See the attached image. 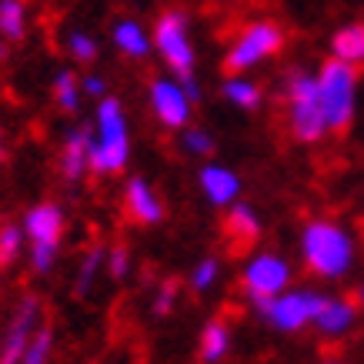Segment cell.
<instances>
[{
    "mask_svg": "<svg viewBox=\"0 0 364 364\" xmlns=\"http://www.w3.org/2000/svg\"><path fill=\"white\" fill-rule=\"evenodd\" d=\"M324 364H341V361H324Z\"/></svg>",
    "mask_w": 364,
    "mask_h": 364,
    "instance_id": "e575fe53",
    "label": "cell"
},
{
    "mask_svg": "<svg viewBox=\"0 0 364 364\" xmlns=\"http://www.w3.org/2000/svg\"><path fill=\"white\" fill-rule=\"evenodd\" d=\"M284 94H287V127L298 144H318L324 141L328 121L321 107L318 94V74H311L308 67H291L284 74Z\"/></svg>",
    "mask_w": 364,
    "mask_h": 364,
    "instance_id": "3957f363",
    "label": "cell"
},
{
    "mask_svg": "<svg viewBox=\"0 0 364 364\" xmlns=\"http://www.w3.org/2000/svg\"><path fill=\"white\" fill-rule=\"evenodd\" d=\"M0 33L11 44H21L27 37V4L23 0H0Z\"/></svg>",
    "mask_w": 364,
    "mask_h": 364,
    "instance_id": "603a6c76",
    "label": "cell"
},
{
    "mask_svg": "<svg viewBox=\"0 0 364 364\" xmlns=\"http://www.w3.org/2000/svg\"><path fill=\"white\" fill-rule=\"evenodd\" d=\"M324 298L328 294H321L314 287H287L274 298L257 301L254 308L264 318L267 328H274L281 334H298L304 328H314V318H318Z\"/></svg>",
    "mask_w": 364,
    "mask_h": 364,
    "instance_id": "ba28073f",
    "label": "cell"
},
{
    "mask_svg": "<svg viewBox=\"0 0 364 364\" xmlns=\"http://www.w3.org/2000/svg\"><path fill=\"white\" fill-rule=\"evenodd\" d=\"M80 90H84V97L100 100V97H107V80L100 77V74H84L80 77Z\"/></svg>",
    "mask_w": 364,
    "mask_h": 364,
    "instance_id": "4dcf8cb0",
    "label": "cell"
},
{
    "mask_svg": "<svg viewBox=\"0 0 364 364\" xmlns=\"http://www.w3.org/2000/svg\"><path fill=\"white\" fill-rule=\"evenodd\" d=\"M27 247V234H23V224L4 221L0 224V267H11L17 257Z\"/></svg>",
    "mask_w": 364,
    "mask_h": 364,
    "instance_id": "cb8c5ba5",
    "label": "cell"
},
{
    "mask_svg": "<svg viewBox=\"0 0 364 364\" xmlns=\"http://www.w3.org/2000/svg\"><path fill=\"white\" fill-rule=\"evenodd\" d=\"M291 277H294V271L287 264V257H281L274 251H257L247 257V264L241 271V291L257 304V301L287 291Z\"/></svg>",
    "mask_w": 364,
    "mask_h": 364,
    "instance_id": "9c48e42d",
    "label": "cell"
},
{
    "mask_svg": "<svg viewBox=\"0 0 364 364\" xmlns=\"http://www.w3.org/2000/svg\"><path fill=\"white\" fill-rule=\"evenodd\" d=\"M147 107H151L161 127L184 131V127H191L198 104L188 97V90L177 77H151L147 80Z\"/></svg>",
    "mask_w": 364,
    "mask_h": 364,
    "instance_id": "30bf717a",
    "label": "cell"
},
{
    "mask_svg": "<svg viewBox=\"0 0 364 364\" xmlns=\"http://www.w3.org/2000/svg\"><path fill=\"white\" fill-rule=\"evenodd\" d=\"M104 257H107V247H100V244H90L87 251H84V257H80V264H77V277H74V294L77 298H87L90 291H94L100 267H104Z\"/></svg>",
    "mask_w": 364,
    "mask_h": 364,
    "instance_id": "7402d4cb",
    "label": "cell"
},
{
    "mask_svg": "<svg viewBox=\"0 0 364 364\" xmlns=\"http://www.w3.org/2000/svg\"><path fill=\"white\" fill-rule=\"evenodd\" d=\"M131 164V124L117 97H100L94 114V151H90V174L114 177Z\"/></svg>",
    "mask_w": 364,
    "mask_h": 364,
    "instance_id": "7a4b0ae2",
    "label": "cell"
},
{
    "mask_svg": "<svg viewBox=\"0 0 364 364\" xmlns=\"http://www.w3.org/2000/svg\"><path fill=\"white\" fill-rule=\"evenodd\" d=\"M331 54L348 64H364V21H348L331 33Z\"/></svg>",
    "mask_w": 364,
    "mask_h": 364,
    "instance_id": "ffe728a7",
    "label": "cell"
},
{
    "mask_svg": "<svg viewBox=\"0 0 364 364\" xmlns=\"http://www.w3.org/2000/svg\"><path fill=\"white\" fill-rule=\"evenodd\" d=\"M151 37H154V50L164 60L167 70H171V77L177 80L198 77V50H194V41H191L188 14L184 11L157 14Z\"/></svg>",
    "mask_w": 364,
    "mask_h": 364,
    "instance_id": "8992f818",
    "label": "cell"
},
{
    "mask_svg": "<svg viewBox=\"0 0 364 364\" xmlns=\"http://www.w3.org/2000/svg\"><path fill=\"white\" fill-rule=\"evenodd\" d=\"M7 50H11V41L0 33V60H7Z\"/></svg>",
    "mask_w": 364,
    "mask_h": 364,
    "instance_id": "1f68e13d",
    "label": "cell"
},
{
    "mask_svg": "<svg viewBox=\"0 0 364 364\" xmlns=\"http://www.w3.org/2000/svg\"><path fill=\"white\" fill-rule=\"evenodd\" d=\"M218 277H221V261L218 257H200L198 264L191 267V274H188V284L194 294H208L210 287L218 284Z\"/></svg>",
    "mask_w": 364,
    "mask_h": 364,
    "instance_id": "484cf974",
    "label": "cell"
},
{
    "mask_svg": "<svg viewBox=\"0 0 364 364\" xmlns=\"http://www.w3.org/2000/svg\"><path fill=\"white\" fill-rule=\"evenodd\" d=\"M7 161V141H4V127H0V164Z\"/></svg>",
    "mask_w": 364,
    "mask_h": 364,
    "instance_id": "d6a6232c",
    "label": "cell"
},
{
    "mask_svg": "<svg viewBox=\"0 0 364 364\" xmlns=\"http://www.w3.org/2000/svg\"><path fill=\"white\" fill-rule=\"evenodd\" d=\"M174 304H177V281L167 277V281H161L154 301H151V314H154V318H167V314L174 311Z\"/></svg>",
    "mask_w": 364,
    "mask_h": 364,
    "instance_id": "f546056e",
    "label": "cell"
},
{
    "mask_svg": "<svg viewBox=\"0 0 364 364\" xmlns=\"http://www.w3.org/2000/svg\"><path fill=\"white\" fill-rule=\"evenodd\" d=\"M111 41L127 60H144V57L151 54V47H154V37L147 33V27H144L141 21H134V17H117V21H114Z\"/></svg>",
    "mask_w": 364,
    "mask_h": 364,
    "instance_id": "e0dca14e",
    "label": "cell"
},
{
    "mask_svg": "<svg viewBox=\"0 0 364 364\" xmlns=\"http://www.w3.org/2000/svg\"><path fill=\"white\" fill-rule=\"evenodd\" d=\"M224 237H228V244L237 254L261 241V218H257V210L251 204H244V200H234L228 208V218H224Z\"/></svg>",
    "mask_w": 364,
    "mask_h": 364,
    "instance_id": "2e32d148",
    "label": "cell"
},
{
    "mask_svg": "<svg viewBox=\"0 0 364 364\" xmlns=\"http://www.w3.org/2000/svg\"><path fill=\"white\" fill-rule=\"evenodd\" d=\"M124 208L131 214V221L141 224V228H157L164 221V204L157 198V191L151 188V181L141 174L127 177V184H124Z\"/></svg>",
    "mask_w": 364,
    "mask_h": 364,
    "instance_id": "5bb4252c",
    "label": "cell"
},
{
    "mask_svg": "<svg viewBox=\"0 0 364 364\" xmlns=\"http://www.w3.org/2000/svg\"><path fill=\"white\" fill-rule=\"evenodd\" d=\"M131 264H134L131 247H127L124 241H117V244H111V247H107L104 271H107V277H111V281H127V274H131Z\"/></svg>",
    "mask_w": 364,
    "mask_h": 364,
    "instance_id": "f1b7e54d",
    "label": "cell"
},
{
    "mask_svg": "<svg viewBox=\"0 0 364 364\" xmlns=\"http://www.w3.org/2000/svg\"><path fill=\"white\" fill-rule=\"evenodd\" d=\"M314 74H318V94L328 131L344 134L354 124V114H358V80H361V74L354 64L334 54L324 57Z\"/></svg>",
    "mask_w": 364,
    "mask_h": 364,
    "instance_id": "277c9868",
    "label": "cell"
},
{
    "mask_svg": "<svg viewBox=\"0 0 364 364\" xmlns=\"http://www.w3.org/2000/svg\"><path fill=\"white\" fill-rule=\"evenodd\" d=\"M90 151H94V124H74L64 134L60 154H57V167L67 184H80L90 174Z\"/></svg>",
    "mask_w": 364,
    "mask_h": 364,
    "instance_id": "7c38bea8",
    "label": "cell"
},
{
    "mask_svg": "<svg viewBox=\"0 0 364 364\" xmlns=\"http://www.w3.org/2000/svg\"><path fill=\"white\" fill-rule=\"evenodd\" d=\"M221 97L231 100L237 111L254 114L261 111V104H264V87L257 80H251L247 74H228L221 84Z\"/></svg>",
    "mask_w": 364,
    "mask_h": 364,
    "instance_id": "ac0fdd59",
    "label": "cell"
},
{
    "mask_svg": "<svg viewBox=\"0 0 364 364\" xmlns=\"http://www.w3.org/2000/svg\"><path fill=\"white\" fill-rule=\"evenodd\" d=\"M198 188H200V194H204V200H208L210 208L228 210L234 200L241 198L244 184H241V174H237V171H231L228 164L210 161V164H204L198 171Z\"/></svg>",
    "mask_w": 364,
    "mask_h": 364,
    "instance_id": "4fadbf2b",
    "label": "cell"
},
{
    "mask_svg": "<svg viewBox=\"0 0 364 364\" xmlns=\"http://www.w3.org/2000/svg\"><path fill=\"white\" fill-rule=\"evenodd\" d=\"M284 47H287V33L281 23L254 21L234 37V44L228 47L221 67H224V74H251L254 67L267 64V60L277 57Z\"/></svg>",
    "mask_w": 364,
    "mask_h": 364,
    "instance_id": "52a82bcc",
    "label": "cell"
},
{
    "mask_svg": "<svg viewBox=\"0 0 364 364\" xmlns=\"http://www.w3.org/2000/svg\"><path fill=\"white\" fill-rule=\"evenodd\" d=\"M358 311H361L358 301L344 298V294H334V298L328 294L318 311V318H314V331H321L324 338H341L358 324Z\"/></svg>",
    "mask_w": 364,
    "mask_h": 364,
    "instance_id": "9a60e30c",
    "label": "cell"
},
{
    "mask_svg": "<svg viewBox=\"0 0 364 364\" xmlns=\"http://www.w3.org/2000/svg\"><path fill=\"white\" fill-rule=\"evenodd\" d=\"M354 301H358V304H361V308H364V281H361V284H358V291H354Z\"/></svg>",
    "mask_w": 364,
    "mask_h": 364,
    "instance_id": "836d02e7",
    "label": "cell"
},
{
    "mask_svg": "<svg viewBox=\"0 0 364 364\" xmlns=\"http://www.w3.org/2000/svg\"><path fill=\"white\" fill-rule=\"evenodd\" d=\"M301 264L318 281H341L358 264V237L334 218H311L301 228Z\"/></svg>",
    "mask_w": 364,
    "mask_h": 364,
    "instance_id": "6da1fadb",
    "label": "cell"
},
{
    "mask_svg": "<svg viewBox=\"0 0 364 364\" xmlns=\"http://www.w3.org/2000/svg\"><path fill=\"white\" fill-rule=\"evenodd\" d=\"M198 354L204 364H221L231 354V328L221 318L208 321L200 328V341H198Z\"/></svg>",
    "mask_w": 364,
    "mask_h": 364,
    "instance_id": "d6986e66",
    "label": "cell"
},
{
    "mask_svg": "<svg viewBox=\"0 0 364 364\" xmlns=\"http://www.w3.org/2000/svg\"><path fill=\"white\" fill-rule=\"evenodd\" d=\"M23 234H27V261L33 274H50L60 257V244L67 234V214L57 200H41L23 210Z\"/></svg>",
    "mask_w": 364,
    "mask_h": 364,
    "instance_id": "5b68a950",
    "label": "cell"
},
{
    "mask_svg": "<svg viewBox=\"0 0 364 364\" xmlns=\"http://www.w3.org/2000/svg\"><path fill=\"white\" fill-rule=\"evenodd\" d=\"M67 54L74 57L77 64H94L100 57V44H97V37H90L87 31H70L67 33Z\"/></svg>",
    "mask_w": 364,
    "mask_h": 364,
    "instance_id": "4316f807",
    "label": "cell"
},
{
    "mask_svg": "<svg viewBox=\"0 0 364 364\" xmlns=\"http://www.w3.org/2000/svg\"><path fill=\"white\" fill-rule=\"evenodd\" d=\"M37 328H41V298L37 294H23L17 301V308H14L11 321H7L4 341H0V364H21Z\"/></svg>",
    "mask_w": 364,
    "mask_h": 364,
    "instance_id": "8fae6325",
    "label": "cell"
},
{
    "mask_svg": "<svg viewBox=\"0 0 364 364\" xmlns=\"http://www.w3.org/2000/svg\"><path fill=\"white\" fill-rule=\"evenodd\" d=\"M181 147H184V154L204 161V157L214 154L218 141H214V134L204 131V127H184V131H181Z\"/></svg>",
    "mask_w": 364,
    "mask_h": 364,
    "instance_id": "83f0119b",
    "label": "cell"
},
{
    "mask_svg": "<svg viewBox=\"0 0 364 364\" xmlns=\"http://www.w3.org/2000/svg\"><path fill=\"white\" fill-rule=\"evenodd\" d=\"M50 97H54V104L64 114H77L80 111L84 90H80V77L70 70V67H64V70H57L54 74V80H50Z\"/></svg>",
    "mask_w": 364,
    "mask_h": 364,
    "instance_id": "44dd1931",
    "label": "cell"
},
{
    "mask_svg": "<svg viewBox=\"0 0 364 364\" xmlns=\"http://www.w3.org/2000/svg\"><path fill=\"white\" fill-rule=\"evenodd\" d=\"M50 358H54V328L44 321V324L33 331V338H31V344H27V351H23L21 364H50Z\"/></svg>",
    "mask_w": 364,
    "mask_h": 364,
    "instance_id": "d4e9b609",
    "label": "cell"
}]
</instances>
